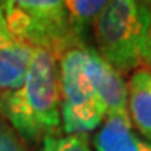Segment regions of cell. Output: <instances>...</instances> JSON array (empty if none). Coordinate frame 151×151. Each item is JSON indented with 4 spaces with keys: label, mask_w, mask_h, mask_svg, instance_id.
Here are the masks:
<instances>
[{
    "label": "cell",
    "mask_w": 151,
    "mask_h": 151,
    "mask_svg": "<svg viewBox=\"0 0 151 151\" xmlns=\"http://www.w3.org/2000/svg\"><path fill=\"white\" fill-rule=\"evenodd\" d=\"M0 111L24 139L38 140L57 134L61 127L57 57L34 47L23 84L3 95Z\"/></svg>",
    "instance_id": "cell-1"
},
{
    "label": "cell",
    "mask_w": 151,
    "mask_h": 151,
    "mask_svg": "<svg viewBox=\"0 0 151 151\" xmlns=\"http://www.w3.org/2000/svg\"><path fill=\"white\" fill-rule=\"evenodd\" d=\"M151 0H109L93 22L99 54L121 75L144 64Z\"/></svg>",
    "instance_id": "cell-2"
},
{
    "label": "cell",
    "mask_w": 151,
    "mask_h": 151,
    "mask_svg": "<svg viewBox=\"0 0 151 151\" xmlns=\"http://www.w3.org/2000/svg\"><path fill=\"white\" fill-rule=\"evenodd\" d=\"M6 28L14 38L61 57L81 46L69 22L64 0H0Z\"/></svg>",
    "instance_id": "cell-3"
},
{
    "label": "cell",
    "mask_w": 151,
    "mask_h": 151,
    "mask_svg": "<svg viewBox=\"0 0 151 151\" xmlns=\"http://www.w3.org/2000/svg\"><path fill=\"white\" fill-rule=\"evenodd\" d=\"M86 46L66 50L58 61L60 107L64 134H88L102 124L105 111L84 70Z\"/></svg>",
    "instance_id": "cell-4"
},
{
    "label": "cell",
    "mask_w": 151,
    "mask_h": 151,
    "mask_svg": "<svg viewBox=\"0 0 151 151\" xmlns=\"http://www.w3.org/2000/svg\"><path fill=\"white\" fill-rule=\"evenodd\" d=\"M84 70L107 116H128L127 83L95 49L86 47Z\"/></svg>",
    "instance_id": "cell-5"
},
{
    "label": "cell",
    "mask_w": 151,
    "mask_h": 151,
    "mask_svg": "<svg viewBox=\"0 0 151 151\" xmlns=\"http://www.w3.org/2000/svg\"><path fill=\"white\" fill-rule=\"evenodd\" d=\"M127 110L133 128L151 142V67L140 66L127 83Z\"/></svg>",
    "instance_id": "cell-6"
},
{
    "label": "cell",
    "mask_w": 151,
    "mask_h": 151,
    "mask_svg": "<svg viewBox=\"0 0 151 151\" xmlns=\"http://www.w3.org/2000/svg\"><path fill=\"white\" fill-rule=\"evenodd\" d=\"M96 151H151V142L133 128L128 116L104 118L93 137Z\"/></svg>",
    "instance_id": "cell-7"
},
{
    "label": "cell",
    "mask_w": 151,
    "mask_h": 151,
    "mask_svg": "<svg viewBox=\"0 0 151 151\" xmlns=\"http://www.w3.org/2000/svg\"><path fill=\"white\" fill-rule=\"evenodd\" d=\"M32 52L28 43L0 37V90L12 92L23 84Z\"/></svg>",
    "instance_id": "cell-8"
},
{
    "label": "cell",
    "mask_w": 151,
    "mask_h": 151,
    "mask_svg": "<svg viewBox=\"0 0 151 151\" xmlns=\"http://www.w3.org/2000/svg\"><path fill=\"white\" fill-rule=\"evenodd\" d=\"M66 9L69 14V22L73 32L79 38L83 37L84 31L92 26L109 0H64Z\"/></svg>",
    "instance_id": "cell-9"
},
{
    "label": "cell",
    "mask_w": 151,
    "mask_h": 151,
    "mask_svg": "<svg viewBox=\"0 0 151 151\" xmlns=\"http://www.w3.org/2000/svg\"><path fill=\"white\" fill-rule=\"evenodd\" d=\"M41 151H92L86 134H54L43 139Z\"/></svg>",
    "instance_id": "cell-10"
},
{
    "label": "cell",
    "mask_w": 151,
    "mask_h": 151,
    "mask_svg": "<svg viewBox=\"0 0 151 151\" xmlns=\"http://www.w3.org/2000/svg\"><path fill=\"white\" fill-rule=\"evenodd\" d=\"M0 151H28L20 139L9 130L0 127Z\"/></svg>",
    "instance_id": "cell-11"
},
{
    "label": "cell",
    "mask_w": 151,
    "mask_h": 151,
    "mask_svg": "<svg viewBox=\"0 0 151 151\" xmlns=\"http://www.w3.org/2000/svg\"><path fill=\"white\" fill-rule=\"evenodd\" d=\"M144 64H148L151 67V6H150V17H148L145 44H144Z\"/></svg>",
    "instance_id": "cell-12"
},
{
    "label": "cell",
    "mask_w": 151,
    "mask_h": 151,
    "mask_svg": "<svg viewBox=\"0 0 151 151\" xmlns=\"http://www.w3.org/2000/svg\"><path fill=\"white\" fill-rule=\"evenodd\" d=\"M0 37L2 38H14L12 35L9 34L6 28V23H5V19H3V14H2V9H0Z\"/></svg>",
    "instance_id": "cell-13"
},
{
    "label": "cell",
    "mask_w": 151,
    "mask_h": 151,
    "mask_svg": "<svg viewBox=\"0 0 151 151\" xmlns=\"http://www.w3.org/2000/svg\"><path fill=\"white\" fill-rule=\"evenodd\" d=\"M0 114H2V111H0Z\"/></svg>",
    "instance_id": "cell-14"
}]
</instances>
